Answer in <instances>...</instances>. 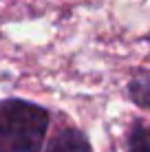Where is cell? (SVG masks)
Segmentation results:
<instances>
[{"label":"cell","mask_w":150,"mask_h":152,"mask_svg":"<svg viewBox=\"0 0 150 152\" xmlns=\"http://www.w3.org/2000/svg\"><path fill=\"white\" fill-rule=\"evenodd\" d=\"M49 110L27 99H0V152H42Z\"/></svg>","instance_id":"obj_1"},{"label":"cell","mask_w":150,"mask_h":152,"mask_svg":"<svg viewBox=\"0 0 150 152\" xmlns=\"http://www.w3.org/2000/svg\"><path fill=\"white\" fill-rule=\"evenodd\" d=\"M44 152H93L86 132L80 128H62L51 137Z\"/></svg>","instance_id":"obj_2"},{"label":"cell","mask_w":150,"mask_h":152,"mask_svg":"<svg viewBox=\"0 0 150 152\" xmlns=\"http://www.w3.org/2000/svg\"><path fill=\"white\" fill-rule=\"evenodd\" d=\"M128 152H150V124L135 121L128 130Z\"/></svg>","instance_id":"obj_3"},{"label":"cell","mask_w":150,"mask_h":152,"mask_svg":"<svg viewBox=\"0 0 150 152\" xmlns=\"http://www.w3.org/2000/svg\"><path fill=\"white\" fill-rule=\"evenodd\" d=\"M128 97L137 106L150 110V77H135L128 84Z\"/></svg>","instance_id":"obj_4"}]
</instances>
